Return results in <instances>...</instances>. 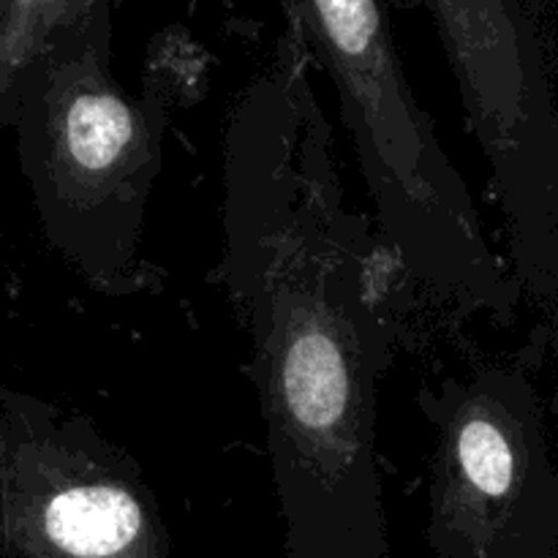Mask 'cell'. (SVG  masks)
Here are the masks:
<instances>
[{"instance_id":"7a4b0ae2","label":"cell","mask_w":558,"mask_h":558,"mask_svg":"<svg viewBox=\"0 0 558 558\" xmlns=\"http://www.w3.org/2000/svg\"><path fill=\"white\" fill-rule=\"evenodd\" d=\"M5 120L54 251L96 292H136L167 101L156 87L131 96L118 85L101 9L63 27L27 63Z\"/></svg>"},{"instance_id":"277c9868","label":"cell","mask_w":558,"mask_h":558,"mask_svg":"<svg viewBox=\"0 0 558 558\" xmlns=\"http://www.w3.org/2000/svg\"><path fill=\"white\" fill-rule=\"evenodd\" d=\"M0 550L11 558H172L140 463L80 414L5 396Z\"/></svg>"},{"instance_id":"6da1fadb","label":"cell","mask_w":558,"mask_h":558,"mask_svg":"<svg viewBox=\"0 0 558 558\" xmlns=\"http://www.w3.org/2000/svg\"><path fill=\"white\" fill-rule=\"evenodd\" d=\"M390 262L349 205L292 31L223 140V283L251 332L287 558H390L376 461V392L396 343Z\"/></svg>"},{"instance_id":"5b68a950","label":"cell","mask_w":558,"mask_h":558,"mask_svg":"<svg viewBox=\"0 0 558 558\" xmlns=\"http://www.w3.org/2000/svg\"><path fill=\"white\" fill-rule=\"evenodd\" d=\"M436 428L428 543L436 558H554L558 483L526 387L485 371L428 403Z\"/></svg>"},{"instance_id":"8992f818","label":"cell","mask_w":558,"mask_h":558,"mask_svg":"<svg viewBox=\"0 0 558 558\" xmlns=\"http://www.w3.org/2000/svg\"><path fill=\"white\" fill-rule=\"evenodd\" d=\"M456 71L472 129L512 205L539 156V74L507 0H425Z\"/></svg>"},{"instance_id":"3957f363","label":"cell","mask_w":558,"mask_h":558,"mask_svg":"<svg viewBox=\"0 0 558 558\" xmlns=\"http://www.w3.org/2000/svg\"><path fill=\"white\" fill-rule=\"evenodd\" d=\"M292 31L336 90L376 234L401 278L447 305L499 311L505 272L414 98L379 0H292Z\"/></svg>"}]
</instances>
